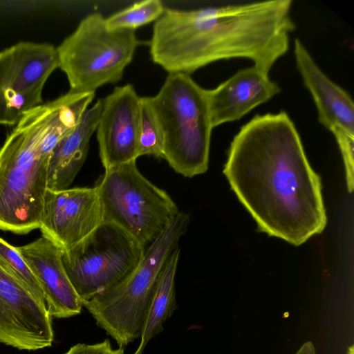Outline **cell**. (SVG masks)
Wrapping results in <instances>:
<instances>
[{
    "label": "cell",
    "mask_w": 354,
    "mask_h": 354,
    "mask_svg": "<svg viewBox=\"0 0 354 354\" xmlns=\"http://www.w3.org/2000/svg\"><path fill=\"white\" fill-rule=\"evenodd\" d=\"M140 100L129 84L102 99L95 131L105 170L138 158Z\"/></svg>",
    "instance_id": "cell-12"
},
{
    "label": "cell",
    "mask_w": 354,
    "mask_h": 354,
    "mask_svg": "<svg viewBox=\"0 0 354 354\" xmlns=\"http://www.w3.org/2000/svg\"><path fill=\"white\" fill-rule=\"evenodd\" d=\"M59 68L57 48L21 41L0 52V125H16L43 104L45 84Z\"/></svg>",
    "instance_id": "cell-9"
},
{
    "label": "cell",
    "mask_w": 354,
    "mask_h": 354,
    "mask_svg": "<svg viewBox=\"0 0 354 354\" xmlns=\"http://www.w3.org/2000/svg\"><path fill=\"white\" fill-rule=\"evenodd\" d=\"M291 0L257 1L194 10L165 8L150 41L154 63L190 74L210 63L246 58L269 73L288 50L295 29Z\"/></svg>",
    "instance_id": "cell-2"
},
{
    "label": "cell",
    "mask_w": 354,
    "mask_h": 354,
    "mask_svg": "<svg viewBox=\"0 0 354 354\" xmlns=\"http://www.w3.org/2000/svg\"><path fill=\"white\" fill-rule=\"evenodd\" d=\"M295 354H317L315 348L311 342H306L300 347Z\"/></svg>",
    "instance_id": "cell-23"
},
{
    "label": "cell",
    "mask_w": 354,
    "mask_h": 354,
    "mask_svg": "<svg viewBox=\"0 0 354 354\" xmlns=\"http://www.w3.org/2000/svg\"><path fill=\"white\" fill-rule=\"evenodd\" d=\"M165 8L160 0L138 1L105 19L111 30L135 31L142 26L156 21Z\"/></svg>",
    "instance_id": "cell-19"
},
{
    "label": "cell",
    "mask_w": 354,
    "mask_h": 354,
    "mask_svg": "<svg viewBox=\"0 0 354 354\" xmlns=\"http://www.w3.org/2000/svg\"><path fill=\"white\" fill-rule=\"evenodd\" d=\"M297 67L311 93L320 123L332 133L340 130L354 135V104L350 95L319 68L301 41H295Z\"/></svg>",
    "instance_id": "cell-15"
},
{
    "label": "cell",
    "mask_w": 354,
    "mask_h": 354,
    "mask_svg": "<svg viewBox=\"0 0 354 354\" xmlns=\"http://www.w3.org/2000/svg\"><path fill=\"white\" fill-rule=\"evenodd\" d=\"M223 173L260 231L297 246L325 228L320 177L286 112L257 115L243 126Z\"/></svg>",
    "instance_id": "cell-1"
},
{
    "label": "cell",
    "mask_w": 354,
    "mask_h": 354,
    "mask_svg": "<svg viewBox=\"0 0 354 354\" xmlns=\"http://www.w3.org/2000/svg\"><path fill=\"white\" fill-rule=\"evenodd\" d=\"M189 215L179 212L163 233L149 245L137 268L122 282L82 301L97 325L124 347L140 337L160 272L186 232Z\"/></svg>",
    "instance_id": "cell-4"
},
{
    "label": "cell",
    "mask_w": 354,
    "mask_h": 354,
    "mask_svg": "<svg viewBox=\"0 0 354 354\" xmlns=\"http://www.w3.org/2000/svg\"><path fill=\"white\" fill-rule=\"evenodd\" d=\"M346 354H353V346H351V347L348 348V352Z\"/></svg>",
    "instance_id": "cell-24"
},
{
    "label": "cell",
    "mask_w": 354,
    "mask_h": 354,
    "mask_svg": "<svg viewBox=\"0 0 354 354\" xmlns=\"http://www.w3.org/2000/svg\"><path fill=\"white\" fill-rule=\"evenodd\" d=\"M103 222L96 185L53 191L47 189L39 227L62 250L88 236Z\"/></svg>",
    "instance_id": "cell-11"
},
{
    "label": "cell",
    "mask_w": 354,
    "mask_h": 354,
    "mask_svg": "<svg viewBox=\"0 0 354 354\" xmlns=\"http://www.w3.org/2000/svg\"><path fill=\"white\" fill-rule=\"evenodd\" d=\"M140 44L135 31L109 29L100 13L85 17L56 47L69 92L95 93L104 84L120 81Z\"/></svg>",
    "instance_id": "cell-6"
},
{
    "label": "cell",
    "mask_w": 354,
    "mask_h": 354,
    "mask_svg": "<svg viewBox=\"0 0 354 354\" xmlns=\"http://www.w3.org/2000/svg\"><path fill=\"white\" fill-rule=\"evenodd\" d=\"M0 265L37 300L46 306L44 292L30 268L16 247L1 237H0Z\"/></svg>",
    "instance_id": "cell-20"
},
{
    "label": "cell",
    "mask_w": 354,
    "mask_h": 354,
    "mask_svg": "<svg viewBox=\"0 0 354 354\" xmlns=\"http://www.w3.org/2000/svg\"><path fill=\"white\" fill-rule=\"evenodd\" d=\"M53 339L46 306L0 265V343L34 351L50 346Z\"/></svg>",
    "instance_id": "cell-10"
},
{
    "label": "cell",
    "mask_w": 354,
    "mask_h": 354,
    "mask_svg": "<svg viewBox=\"0 0 354 354\" xmlns=\"http://www.w3.org/2000/svg\"><path fill=\"white\" fill-rule=\"evenodd\" d=\"M145 249L120 227L102 222L62 250V260L81 300L88 301L126 279L140 264Z\"/></svg>",
    "instance_id": "cell-8"
},
{
    "label": "cell",
    "mask_w": 354,
    "mask_h": 354,
    "mask_svg": "<svg viewBox=\"0 0 354 354\" xmlns=\"http://www.w3.org/2000/svg\"><path fill=\"white\" fill-rule=\"evenodd\" d=\"M96 187L103 222L120 227L145 248L180 212L165 191L139 171L136 160L106 169Z\"/></svg>",
    "instance_id": "cell-7"
},
{
    "label": "cell",
    "mask_w": 354,
    "mask_h": 354,
    "mask_svg": "<svg viewBox=\"0 0 354 354\" xmlns=\"http://www.w3.org/2000/svg\"><path fill=\"white\" fill-rule=\"evenodd\" d=\"M280 91L268 73L254 66L239 71L214 89L207 90L213 128L241 119Z\"/></svg>",
    "instance_id": "cell-14"
},
{
    "label": "cell",
    "mask_w": 354,
    "mask_h": 354,
    "mask_svg": "<svg viewBox=\"0 0 354 354\" xmlns=\"http://www.w3.org/2000/svg\"><path fill=\"white\" fill-rule=\"evenodd\" d=\"M164 136L155 113L151 97L140 100V122L137 157L153 156L163 158Z\"/></svg>",
    "instance_id": "cell-18"
},
{
    "label": "cell",
    "mask_w": 354,
    "mask_h": 354,
    "mask_svg": "<svg viewBox=\"0 0 354 354\" xmlns=\"http://www.w3.org/2000/svg\"><path fill=\"white\" fill-rule=\"evenodd\" d=\"M124 347L113 349L110 340L104 341L94 344L79 343L69 348L64 354H124Z\"/></svg>",
    "instance_id": "cell-22"
},
{
    "label": "cell",
    "mask_w": 354,
    "mask_h": 354,
    "mask_svg": "<svg viewBox=\"0 0 354 354\" xmlns=\"http://www.w3.org/2000/svg\"><path fill=\"white\" fill-rule=\"evenodd\" d=\"M16 248L39 283L51 317L67 318L79 315L83 307L82 300L64 268L62 250L43 236Z\"/></svg>",
    "instance_id": "cell-13"
},
{
    "label": "cell",
    "mask_w": 354,
    "mask_h": 354,
    "mask_svg": "<svg viewBox=\"0 0 354 354\" xmlns=\"http://www.w3.org/2000/svg\"><path fill=\"white\" fill-rule=\"evenodd\" d=\"M57 99L26 113L0 148V230L26 234L39 227L50 156L41 147Z\"/></svg>",
    "instance_id": "cell-3"
},
{
    "label": "cell",
    "mask_w": 354,
    "mask_h": 354,
    "mask_svg": "<svg viewBox=\"0 0 354 354\" xmlns=\"http://www.w3.org/2000/svg\"><path fill=\"white\" fill-rule=\"evenodd\" d=\"M343 158L346 179L348 190L352 192L353 189V150L354 135L337 130L333 132Z\"/></svg>",
    "instance_id": "cell-21"
},
{
    "label": "cell",
    "mask_w": 354,
    "mask_h": 354,
    "mask_svg": "<svg viewBox=\"0 0 354 354\" xmlns=\"http://www.w3.org/2000/svg\"><path fill=\"white\" fill-rule=\"evenodd\" d=\"M151 100L164 136L162 158L185 177L205 173L213 129L207 90L189 74L169 73Z\"/></svg>",
    "instance_id": "cell-5"
},
{
    "label": "cell",
    "mask_w": 354,
    "mask_h": 354,
    "mask_svg": "<svg viewBox=\"0 0 354 354\" xmlns=\"http://www.w3.org/2000/svg\"><path fill=\"white\" fill-rule=\"evenodd\" d=\"M180 254L178 247L169 255L160 272L143 325L140 342L133 354H142L149 341L163 330V324L177 308L175 276Z\"/></svg>",
    "instance_id": "cell-17"
},
{
    "label": "cell",
    "mask_w": 354,
    "mask_h": 354,
    "mask_svg": "<svg viewBox=\"0 0 354 354\" xmlns=\"http://www.w3.org/2000/svg\"><path fill=\"white\" fill-rule=\"evenodd\" d=\"M102 106V99H100L88 108L77 125L53 149L48 167V189H66L73 182L86 160L89 141L95 131Z\"/></svg>",
    "instance_id": "cell-16"
}]
</instances>
